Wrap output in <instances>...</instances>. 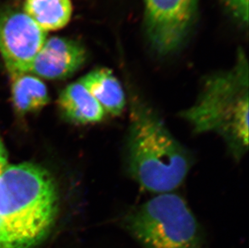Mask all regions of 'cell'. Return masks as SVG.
I'll return each mask as SVG.
<instances>
[{
    "mask_svg": "<svg viewBox=\"0 0 249 248\" xmlns=\"http://www.w3.org/2000/svg\"><path fill=\"white\" fill-rule=\"evenodd\" d=\"M52 175L33 163L11 164L0 136V248H33L47 236L58 212Z\"/></svg>",
    "mask_w": 249,
    "mask_h": 248,
    "instance_id": "cell-1",
    "label": "cell"
},
{
    "mask_svg": "<svg viewBox=\"0 0 249 248\" xmlns=\"http://www.w3.org/2000/svg\"><path fill=\"white\" fill-rule=\"evenodd\" d=\"M129 109L125 143L127 174L148 192H174L191 170V153L172 135L151 106L132 99Z\"/></svg>",
    "mask_w": 249,
    "mask_h": 248,
    "instance_id": "cell-2",
    "label": "cell"
},
{
    "mask_svg": "<svg viewBox=\"0 0 249 248\" xmlns=\"http://www.w3.org/2000/svg\"><path fill=\"white\" fill-rule=\"evenodd\" d=\"M249 65L240 54L231 70L205 81L193 105L179 113L195 133H215L235 159L249 150Z\"/></svg>",
    "mask_w": 249,
    "mask_h": 248,
    "instance_id": "cell-3",
    "label": "cell"
},
{
    "mask_svg": "<svg viewBox=\"0 0 249 248\" xmlns=\"http://www.w3.org/2000/svg\"><path fill=\"white\" fill-rule=\"evenodd\" d=\"M122 227L143 248H205L195 213L174 192L159 194L132 209Z\"/></svg>",
    "mask_w": 249,
    "mask_h": 248,
    "instance_id": "cell-4",
    "label": "cell"
},
{
    "mask_svg": "<svg viewBox=\"0 0 249 248\" xmlns=\"http://www.w3.org/2000/svg\"><path fill=\"white\" fill-rule=\"evenodd\" d=\"M146 31L153 50L167 55L184 42L198 0H143Z\"/></svg>",
    "mask_w": 249,
    "mask_h": 248,
    "instance_id": "cell-5",
    "label": "cell"
},
{
    "mask_svg": "<svg viewBox=\"0 0 249 248\" xmlns=\"http://www.w3.org/2000/svg\"><path fill=\"white\" fill-rule=\"evenodd\" d=\"M46 39L47 33L24 10L0 12V54L10 76L28 73Z\"/></svg>",
    "mask_w": 249,
    "mask_h": 248,
    "instance_id": "cell-6",
    "label": "cell"
},
{
    "mask_svg": "<svg viewBox=\"0 0 249 248\" xmlns=\"http://www.w3.org/2000/svg\"><path fill=\"white\" fill-rule=\"evenodd\" d=\"M87 56L85 48L78 41L59 36L47 37L28 73L44 79H65L80 70Z\"/></svg>",
    "mask_w": 249,
    "mask_h": 248,
    "instance_id": "cell-7",
    "label": "cell"
},
{
    "mask_svg": "<svg viewBox=\"0 0 249 248\" xmlns=\"http://www.w3.org/2000/svg\"><path fill=\"white\" fill-rule=\"evenodd\" d=\"M64 117L73 124L87 125L102 122L106 112L84 85L78 80L61 91L57 101Z\"/></svg>",
    "mask_w": 249,
    "mask_h": 248,
    "instance_id": "cell-8",
    "label": "cell"
},
{
    "mask_svg": "<svg viewBox=\"0 0 249 248\" xmlns=\"http://www.w3.org/2000/svg\"><path fill=\"white\" fill-rule=\"evenodd\" d=\"M101 106L107 115H121L126 106V95L122 85L109 69L92 71L79 79Z\"/></svg>",
    "mask_w": 249,
    "mask_h": 248,
    "instance_id": "cell-9",
    "label": "cell"
},
{
    "mask_svg": "<svg viewBox=\"0 0 249 248\" xmlns=\"http://www.w3.org/2000/svg\"><path fill=\"white\" fill-rule=\"evenodd\" d=\"M10 77L12 104L20 115L37 111L50 102L46 85L39 77L28 73Z\"/></svg>",
    "mask_w": 249,
    "mask_h": 248,
    "instance_id": "cell-10",
    "label": "cell"
},
{
    "mask_svg": "<svg viewBox=\"0 0 249 248\" xmlns=\"http://www.w3.org/2000/svg\"><path fill=\"white\" fill-rule=\"evenodd\" d=\"M24 12L46 33L64 28L72 17L71 0H25Z\"/></svg>",
    "mask_w": 249,
    "mask_h": 248,
    "instance_id": "cell-11",
    "label": "cell"
},
{
    "mask_svg": "<svg viewBox=\"0 0 249 248\" xmlns=\"http://www.w3.org/2000/svg\"><path fill=\"white\" fill-rule=\"evenodd\" d=\"M230 12L239 21L248 24L249 21V0H223Z\"/></svg>",
    "mask_w": 249,
    "mask_h": 248,
    "instance_id": "cell-12",
    "label": "cell"
}]
</instances>
